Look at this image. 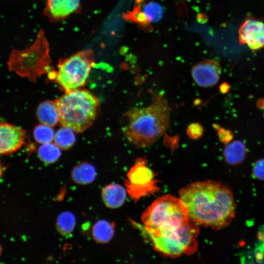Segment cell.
<instances>
[{
    "instance_id": "obj_22",
    "label": "cell",
    "mask_w": 264,
    "mask_h": 264,
    "mask_svg": "<svg viewBox=\"0 0 264 264\" xmlns=\"http://www.w3.org/2000/svg\"><path fill=\"white\" fill-rule=\"evenodd\" d=\"M142 12L149 23L158 22L163 15L161 6L155 2H149L146 4Z\"/></svg>"
},
{
    "instance_id": "obj_28",
    "label": "cell",
    "mask_w": 264,
    "mask_h": 264,
    "mask_svg": "<svg viewBox=\"0 0 264 264\" xmlns=\"http://www.w3.org/2000/svg\"><path fill=\"white\" fill-rule=\"evenodd\" d=\"M6 169V166L2 162H0V178L2 177Z\"/></svg>"
},
{
    "instance_id": "obj_15",
    "label": "cell",
    "mask_w": 264,
    "mask_h": 264,
    "mask_svg": "<svg viewBox=\"0 0 264 264\" xmlns=\"http://www.w3.org/2000/svg\"><path fill=\"white\" fill-rule=\"evenodd\" d=\"M225 161L230 165L241 164L246 155L245 145L240 140H234L227 144L223 151Z\"/></svg>"
},
{
    "instance_id": "obj_16",
    "label": "cell",
    "mask_w": 264,
    "mask_h": 264,
    "mask_svg": "<svg viewBox=\"0 0 264 264\" xmlns=\"http://www.w3.org/2000/svg\"><path fill=\"white\" fill-rule=\"evenodd\" d=\"M72 178L76 183L86 184L92 182L96 176L94 167L87 162L76 165L72 171Z\"/></svg>"
},
{
    "instance_id": "obj_10",
    "label": "cell",
    "mask_w": 264,
    "mask_h": 264,
    "mask_svg": "<svg viewBox=\"0 0 264 264\" xmlns=\"http://www.w3.org/2000/svg\"><path fill=\"white\" fill-rule=\"evenodd\" d=\"M239 42L246 45L252 51L264 48V22L248 18L241 25L239 30Z\"/></svg>"
},
{
    "instance_id": "obj_3",
    "label": "cell",
    "mask_w": 264,
    "mask_h": 264,
    "mask_svg": "<svg viewBox=\"0 0 264 264\" xmlns=\"http://www.w3.org/2000/svg\"><path fill=\"white\" fill-rule=\"evenodd\" d=\"M58 109L59 123L77 133L82 132L93 123L100 110L98 99L83 88L66 91L55 100Z\"/></svg>"
},
{
    "instance_id": "obj_7",
    "label": "cell",
    "mask_w": 264,
    "mask_h": 264,
    "mask_svg": "<svg viewBox=\"0 0 264 264\" xmlns=\"http://www.w3.org/2000/svg\"><path fill=\"white\" fill-rule=\"evenodd\" d=\"M198 224L189 219L184 224L157 237L148 236L154 249L171 258L191 255L198 249Z\"/></svg>"
},
{
    "instance_id": "obj_4",
    "label": "cell",
    "mask_w": 264,
    "mask_h": 264,
    "mask_svg": "<svg viewBox=\"0 0 264 264\" xmlns=\"http://www.w3.org/2000/svg\"><path fill=\"white\" fill-rule=\"evenodd\" d=\"M188 210L180 198L164 195L154 201L143 213L140 227L147 236H159L189 220Z\"/></svg>"
},
{
    "instance_id": "obj_18",
    "label": "cell",
    "mask_w": 264,
    "mask_h": 264,
    "mask_svg": "<svg viewBox=\"0 0 264 264\" xmlns=\"http://www.w3.org/2000/svg\"><path fill=\"white\" fill-rule=\"evenodd\" d=\"M70 128L63 126L55 133L54 143L62 150H68L74 144L76 137Z\"/></svg>"
},
{
    "instance_id": "obj_29",
    "label": "cell",
    "mask_w": 264,
    "mask_h": 264,
    "mask_svg": "<svg viewBox=\"0 0 264 264\" xmlns=\"http://www.w3.org/2000/svg\"><path fill=\"white\" fill-rule=\"evenodd\" d=\"M1 251H2V248H1V246L0 245V257L1 254Z\"/></svg>"
},
{
    "instance_id": "obj_27",
    "label": "cell",
    "mask_w": 264,
    "mask_h": 264,
    "mask_svg": "<svg viewBox=\"0 0 264 264\" xmlns=\"http://www.w3.org/2000/svg\"><path fill=\"white\" fill-rule=\"evenodd\" d=\"M257 107L260 109H264V98H260L257 101L256 103Z\"/></svg>"
},
{
    "instance_id": "obj_26",
    "label": "cell",
    "mask_w": 264,
    "mask_h": 264,
    "mask_svg": "<svg viewBox=\"0 0 264 264\" xmlns=\"http://www.w3.org/2000/svg\"><path fill=\"white\" fill-rule=\"evenodd\" d=\"M219 89L221 93H226L230 89L229 85L227 83L223 82L220 86Z\"/></svg>"
},
{
    "instance_id": "obj_30",
    "label": "cell",
    "mask_w": 264,
    "mask_h": 264,
    "mask_svg": "<svg viewBox=\"0 0 264 264\" xmlns=\"http://www.w3.org/2000/svg\"><path fill=\"white\" fill-rule=\"evenodd\" d=\"M263 115H264V112Z\"/></svg>"
},
{
    "instance_id": "obj_12",
    "label": "cell",
    "mask_w": 264,
    "mask_h": 264,
    "mask_svg": "<svg viewBox=\"0 0 264 264\" xmlns=\"http://www.w3.org/2000/svg\"><path fill=\"white\" fill-rule=\"evenodd\" d=\"M81 0H46L44 14L50 21H60L80 9Z\"/></svg>"
},
{
    "instance_id": "obj_14",
    "label": "cell",
    "mask_w": 264,
    "mask_h": 264,
    "mask_svg": "<svg viewBox=\"0 0 264 264\" xmlns=\"http://www.w3.org/2000/svg\"><path fill=\"white\" fill-rule=\"evenodd\" d=\"M36 115L42 124L54 127L59 122L58 109L55 101L46 100L38 106Z\"/></svg>"
},
{
    "instance_id": "obj_2",
    "label": "cell",
    "mask_w": 264,
    "mask_h": 264,
    "mask_svg": "<svg viewBox=\"0 0 264 264\" xmlns=\"http://www.w3.org/2000/svg\"><path fill=\"white\" fill-rule=\"evenodd\" d=\"M170 115L166 98L159 93H154L150 105L132 108L124 114L127 123L123 129L124 134L136 147H149L159 139L167 129Z\"/></svg>"
},
{
    "instance_id": "obj_8",
    "label": "cell",
    "mask_w": 264,
    "mask_h": 264,
    "mask_svg": "<svg viewBox=\"0 0 264 264\" xmlns=\"http://www.w3.org/2000/svg\"><path fill=\"white\" fill-rule=\"evenodd\" d=\"M127 177L124 183L127 193L135 201L159 190L154 174L147 166L145 159H137Z\"/></svg>"
},
{
    "instance_id": "obj_11",
    "label": "cell",
    "mask_w": 264,
    "mask_h": 264,
    "mask_svg": "<svg viewBox=\"0 0 264 264\" xmlns=\"http://www.w3.org/2000/svg\"><path fill=\"white\" fill-rule=\"evenodd\" d=\"M219 64L214 60H205L195 65L191 69V75L195 82L199 86L208 88L215 85L220 76Z\"/></svg>"
},
{
    "instance_id": "obj_1",
    "label": "cell",
    "mask_w": 264,
    "mask_h": 264,
    "mask_svg": "<svg viewBox=\"0 0 264 264\" xmlns=\"http://www.w3.org/2000/svg\"><path fill=\"white\" fill-rule=\"evenodd\" d=\"M190 220L198 224L220 230L228 226L235 216L236 204L230 188L213 180L191 183L179 191Z\"/></svg>"
},
{
    "instance_id": "obj_20",
    "label": "cell",
    "mask_w": 264,
    "mask_h": 264,
    "mask_svg": "<svg viewBox=\"0 0 264 264\" xmlns=\"http://www.w3.org/2000/svg\"><path fill=\"white\" fill-rule=\"evenodd\" d=\"M76 223L75 218L71 213L65 212L61 213L57 220V229L62 235H66L73 230Z\"/></svg>"
},
{
    "instance_id": "obj_21",
    "label": "cell",
    "mask_w": 264,
    "mask_h": 264,
    "mask_svg": "<svg viewBox=\"0 0 264 264\" xmlns=\"http://www.w3.org/2000/svg\"><path fill=\"white\" fill-rule=\"evenodd\" d=\"M54 135L52 127L42 123L36 126L33 130L35 141L42 144L51 143L54 140Z\"/></svg>"
},
{
    "instance_id": "obj_23",
    "label": "cell",
    "mask_w": 264,
    "mask_h": 264,
    "mask_svg": "<svg viewBox=\"0 0 264 264\" xmlns=\"http://www.w3.org/2000/svg\"><path fill=\"white\" fill-rule=\"evenodd\" d=\"M213 127L217 132L219 139L222 143L226 145L232 141L234 134L230 130L225 129L217 124H214Z\"/></svg>"
},
{
    "instance_id": "obj_5",
    "label": "cell",
    "mask_w": 264,
    "mask_h": 264,
    "mask_svg": "<svg viewBox=\"0 0 264 264\" xmlns=\"http://www.w3.org/2000/svg\"><path fill=\"white\" fill-rule=\"evenodd\" d=\"M49 44L44 32L41 29L34 42L24 49L13 48L7 66L9 70L32 82L51 70Z\"/></svg>"
},
{
    "instance_id": "obj_25",
    "label": "cell",
    "mask_w": 264,
    "mask_h": 264,
    "mask_svg": "<svg viewBox=\"0 0 264 264\" xmlns=\"http://www.w3.org/2000/svg\"><path fill=\"white\" fill-rule=\"evenodd\" d=\"M253 176L261 180H264V158L257 160L252 168Z\"/></svg>"
},
{
    "instance_id": "obj_17",
    "label": "cell",
    "mask_w": 264,
    "mask_h": 264,
    "mask_svg": "<svg viewBox=\"0 0 264 264\" xmlns=\"http://www.w3.org/2000/svg\"><path fill=\"white\" fill-rule=\"evenodd\" d=\"M114 224L106 220H100L93 225L92 234L94 240L100 243L110 241L113 237Z\"/></svg>"
},
{
    "instance_id": "obj_19",
    "label": "cell",
    "mask_w": 264,
    "mask_h": 264,
    "mask_svg": "<svg viewBox=\"0 0 264 264\" xmlns=\"http://www.w3.org/2000/svg\"><path fill=\"white\" fill-rule=\"evenodd\" d=\"M61 154L60 148L55 143L42 144L38 150V155L42 161L45 163L56 162Z\"/></svg>"
},
{
    "instance_id": "obj_6",
    "label": "cell",
    "mask_w": 264,
    "mask_h": 264,
    "mask_svg": "<svg viewBox=\"0 0 264 264\" xmlns=\"http://www.w3.org/2000/svg\"><path fill=\"white\" fill-rule=\"evenodd\" d=\"M95 57L92 50H85L61 59L54 69L48 72V78L53 80L65 92L83 87L94 65Z\"/></svg>"
},
{
    "instance_id": "obj_13",
    "label": "cell",
    "mask_w": 264,
    "mask_h": 264,
    "mask_svg": "<svg viewBox=\"0 0 264 264\" xmlns=\"http://www.w3.org/2000/svg\"><path fill=\"white\" fill-rule=\"evenodd\" d=\"M102 197L105 205L115 209L122 206L126 198V192L122 186L116 183L109 184L104 188Z\"/></svg>"
},
{
    "instance_id": "obj_9",
    "label": "cell",
    "mask_w": 264,
    "mask_h": 264,
    "mask_svg": "<svg viewBox=\"0 0 264 264\" xmlns=\"http://www.w3.org/2000/svg\"><path fill=\"white\" fill-rule=\"evenodd\" d=\"M26 131L14 124L0 121V155L11 154L24 144Z\"/></svg>"
},
{
    "instance_id": "obj_24",
    "label": "cell",
    "mask_w": 264,
    "mask_h": 264,
    "mask_svg": "<svg viewBox=\"0 0 264 264\" xmlns=\"http://www.w3.org/2000/svg\"><path fill=\"white\" fill-rule=\"evenodd\" d=\"M203 128L198 123H192L187 127L186 133L188 137L192 140H198L201 137L203 133Z\"/></svg>"
}]
</instances>
